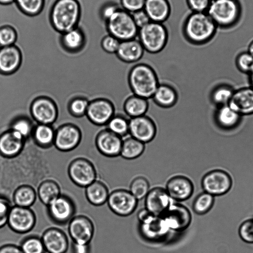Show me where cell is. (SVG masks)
Masks as SVG:
<instances>
[{
    "label": "cell",
    "mask_w": 253,
    "mask_h": 253,
    "mask_svg": "<svg viewBox=\"0 0 253 253\" xmlns=\"http://www.w3.org/2000/svg\"><path fill=\"white\" fill-rule=\"evenodd\" d=\"M129 119L126 115L115 113L106 124V128L124 138L129 135Z\"/></svg>",
    "instance_id": "d590c367"
},
{
    "label": "cell",
    "mask_w": 253,
    "mask_h": 253,
    "mask_svg": "<svg viewBox=\"0 0 253 253\" xmlns=\"http://www.w3.org/2000/svg\"><path fill=\"white\" fill-rule=\"evenodd\" d=\"M228 105L241 116L253 114V88L234 91Z\"/></svg>",
    "instance_id": "603a6c76"
},
{
    "label": "cell",
    "mask_w": 253,
    "mask_h": 253,
    "mask_svg": "<svg viewBox=\"0 0 253 253\" xmlns=\"http://www.w3.org/2000/svg\"><path fill=\"white\" fill-rule=\"evenodd\" d=\"M214 197L206 192L199 194L193 202L192 208L195 213L203 215L208 212L212 208Z\"/></svg>",
    "instance_id": "f35d334b"
},
{
    "label": "cell",
    "mask_w": 253,
    "mask_h": 253,
    "mask_svg": "<svg viewBox=\"0 0 253 253\" xmlns=\"http://www.w3.org/2000/svg\"><path fill=\"white\" fill-rule=\"evenodd\" d=\"M15 0H0V4L2 5H8L14 2Z\"/></svg>",
    "instance_id": "680465c9"
},
{
    "label": "cell",
    "mask_w": 253,
    "mask_h": 253,
    "mask_svg": "<svg viewBox=\"0 0 253 253\" xmlns=\"http://www.w3.org/2000/svg\"><path fill=\"white\" fill-rule=\"evenodd\" d=\"M47 253H66L69 243L66 233L57 227H49L44 231L41 237Z\"/></svg>",
    "instance_id": "e0dca14e"
},
{
    "label": "cell",
    "mask_w": 253,
    "mask_h": 253,
    "mask_svg": "<svg viewBox=\"0 0 253 253\" xmlns=\"http://www.w3.org/2000/svg\"><path fill=\"white\" fill-rule=\"evenodd\" d=\"M127 82L132 94L148 100L152 98L160 84L154 68L144 63L131 67L128 73Z\"/></svg>",
    "instance_id": "3957f363"
},
{
    "label": "cell",
    "mask_w": 253,
    "mask_h": 253,
    "mask_svg": "<svg viewBox=\"0 0 253 253\" xmlns=\"http://www.w3.org/2000/svg\"><path fill=\"white\" fill-rule=\"evenodd\" d=\"M34 137L37 143L42 147L49 146L54 142L55 133L49 125L40 124L35 128Z\"/></svg>",
    "instance_id": "74e56055"
},
{
    "label": "cell",
    "mask_w": 253,
    "mask_h": 253,
    "mask_svg": "<svg viewBox=\"0 0 253 253\" xmlns=\"http://www.w3.org/2000/svg\"><path fill=\"white\" fill-rule=\"evenodd\" d=\"M107 186L102 181L95 180L85 188V195L88 202L95 206L104 204L109 197Z\"/></svg>",
    "instance_id": "4dcf8cb0"
},
{
    "label": "cell",
    "mask_w": 253,
    "mask_h": 253,
    "mask_svg": "<svg viewBox=\"0 0 253 253\" xmlns=\"http://www.w3.org/2000/svg\"><path fill=\"white\" fill-rule=\"evenodd\" d=\"M50 219L59 225H65L75 216L76 206L69 196L61 194L46 206Z\"/></svg>",
    "instance_id": "9c48e42d"
},
{
    "label": "cell",
    "mask_w": 253,
    "mask_h": 253,
    "mask_svg": "<svg viewBox=\"0 0 253 253\" xmlns=\"http://www.w3.org/2000/svg\"><path fill=\"white\" fill-rule=\"evenodd\" d=\"M146 0H120L122 9L132 13L143 9Z\"/></svg>",
    "instance_id": "f907efd6"
},
{
    "label": "cell",
    "mask_w": 253,
    "mask_h": 253,
    "mask_svg": "<svg viewBox=\"0 0 253 253\" xmlns=\"http://www.w3.org/2000/svg\"><path fill=\"white\" fill-rule=\"evenodd\" d=\"M123 138L107 128L100 131L96 136L95 144L98 151L108 157L120 155Z\"/></svg>",
    "instance_id": "2e32d148"
},
{
    "label": "cell",
    "mask_w": 253,
    "mask_h": 253,
    "mask_svg": "<svg viewBox=\"0 0 253 253\" xmlns=\"http://www.w3.org/2000/svg\"><path fill=\"white\" fill-rule=\"evenodd\" d=\"M31 113L40 124L49 125L56 119L57 110L51 100L41 97L35 100L31 106Z\"/></svg>",
    "instance_id": "44dd1931"
},
{
    "label": "cell",
    "mask_w": 253,
    "mask_h": 253,
    "mask_svg": "<svg viewBox=\"0 0 253 253\" xmlns=\"http://www.w3.org/2000/svg\"><path fill=\"white\" fill-rule=\"evenodd\" d=\"M145 149V144L130 136L123 138L120 156L127 160L140 157Z\"/></svg>",
    "instance_id": "e575fe53"
},
{
    "label": "cell",
    "mask_w": 253,
    "mask_h": 253,
    "mask_svg": "<svg viewBox=\"0 0 253 253\" xmlns=\"http://www.w3.org/2000/svg\"><path fill=\"white\" fill-rule=\"evenodd\" d=\"M120 8L118 5L115 3L112 2L106 3L100 8V17L106 22Z\"/></svg>",
    "instance_id": "816d5d0a"
},
{
    "label": "cell",
    "mask_w": 253,
    "mask_h": 253,
    "mask_svg": "<svg viewBox=\"0 0 253 253\" xmlns=\"http://www.w3.org/2000/svg\"><path fill=\"white\" fill-rule=\"evenodd\" d=\"M155 215L146 208L142 209L137 213V217L140 224L145 223L151 220Z\"/></svg>",
    "instance_id": "6f0895ef"
},
{
    "label": "cell",
    "mask_w": 253,
    "mask_h": 253,
    "mask_svg": "<svg viewBox=\"0 0 253 253\" xmlns=\"http://www.w3.org/2000/svg\"><path fill=\"white\" fill-rule=\"evenodd\" d=\"M19 245L23 253H46L41 238L36 235L25 237Z\"/></svg>",
    "instance_id": "ab89813d"
},
{
    "label": "cell",
    "mask_w": 253,
    "mask_h": 253,
    "mask_svg": "<svg viewBox=\"0 0 253 253\" xmlns=\"http://www.w3.org/2000/svg\"><path fill=\"white\" fill-rule=\"evenodd\" d=\"M89 103L84 98L75 99L70 105V110L76 116H83L86 114Z\"/></svg>",
    "instance_id": "681fc988"
},
{
    "label": "cell",
    "mask_w": 253,
    "mask_h": 253,
    "mask_svg": "<svg viewBox=\"0 0 253 253\" xmlns=\"http://www.w3.org/2000/svg\"><path fill=\"white\" fill-rule=\"evenodd\" d=\"M139 230L145 240L158 242L165 238L170 229L162 216H155L148 222L140 224Z\"/></svg>",
    "instance_id": "7402d4cb"
},
{
    "label": "cell",
    "mask_w": 253,
    "mask_h": 253,
    "mask_svg": "<svg viewBox=\"0 0 253 253\" xmlns=\"http://www.w3.org/2000/svg\"><path fill=\"white\" fill-rule=\"evenodd\" d=\"M37 193L40 201L46 206L61 194L58 183L51 179L42 181L38 186Z\"/></svg>",
    "instance_id": "d6a6232c"
},
{
    "label": "cell",
    "mask_w": 253,
    "mask_h": 253,
    "mask_svg": "<svg viewBox=\"0 0 253 253\" xmlns=\"http://www.w3.org/2000/svg\"><path fill=\"white\" fill-rule=\"evenodd\" d=\"M194 189L193 183L189 178L183 175H176L168 181L166 190L171 199L182 202L191 197Z\"/></svg>",
    "instance_id": "d6986e66"
},
{
    "label": "cell",
    "mask_w": 253,
    "mask_h": 253,
    "mask_svg": "<svg viewBox=\"0 0 253 253\" xmlns=\"http://www.w3.org/2000/svg\"><path fill=\"white\" fill-rule=\"evenodd\" d=\"M238 233L244 242L253 244V218L248 219L241 224Z\"/></svg>",
    "instance_id": "f6af8a7d"
},
{
    "label": "cell",
    "mask_w": 253,
    "mask_h": 253,
    "mask_svg": "<svg viewBox=\"0 0 253 253\" xmlns=\"http://www.w3.org/2000/svg\"><path fill=\"white\" fill-rule=\"evenodd\" d=\"M149 106L148 99L134 94L126 97L123 104L125 115L129 118L146 115Z\"/></svg>",
    "instance_id": "f546056e"
},
{
    "label": "cell",
    "mask_w": 253,
    "mask_h": 253,
    "mask_svg": "<svg viewBox=\"0 0 253 253\" xmlns=\"http://www.w3.org/2000/svg\"><path fill=\"white\" fill-rule=\"evenodd\" d=\"M144 52V49L139 41L134 39L121 42L116 54L121 61L133 63L142 57Z\"/></svg>",
    "instance_id": "4316f807"
},
{
    "label": "cell",
    "mask_w": 253,
    "mask_h": 253,
    "mask_svg": "<svg viewBox=\"0 0 253 253\" xmlns=\"http://www.w3.org/2000/svg\"><path fill=\"white\" fill-rule=\"evenodd\" d=\"M149 187V183L146 178L138 176L131 182L129 191L137 200H141L145 198L148 193Z\"/></svg>",
    "instance_id": "60d3db41"
},
{
    "label": "cell",
    "mask_w": 253,
    "mask_h": 253,
    "mask_svg": "<svg viewBox=\"0 0 253 253\" xmlns=\"http://www.w3.org/2000/svg\"><path fill=\"white\" fill-rule=\"evenodd\" d=\"M157 132L156 123L146 115L129 119V135L143 143L152 141Z\"/></svg>",
    "instance_id": "4fadbf2b"
},
{
    "label": "cell",
    "mask_w": 253,
    "mask_h": 253,
    "mask_svg": "<svg viewBox=\"0 0 253 253\" xmlns=\"http://www.w3.org/2000/svg\"><path fill=\"white\" fill-rule=\"evenodd\" d=\"M10 130L15 132L25 139L32 132V124L28 120L25 118L18 119L12 124Z\"/></svg>",
    "instance_id": "ee69618b"
},
{
    "label": "cell",
    "mask_w": 253,
    "mask_h": 253,
    "mask_svg": "<svg viewBox=\"0 0 253 253\" xmlns=\"http://www.w3.org/2000/svg\"><path fill=\"white\" fill-rule=\"evenodd\" d=\"M106 22L109 34L120 41L135 39L139 29L135 25L131 14L120 8Z\"/></svg>",
    "instance_id": "8992f818"
},
{
    "label": "cell",
    "mask_w": 253,
    "mask_h": 253,
    "mask_svg": "<svg viewBox=\"0 0 253 253\" xmlns=\"http://www.w3.org/2000/svg\"><path fill=\"white\" fill-rule=\"evenodd\" d=\"M236 62L240 71L249 74L253 68V56L249 52H242L237 56Z\"/></svg>",
    "instance_id": "bcb514c9"
},
{
    "label": "cell",
    "mask_w": 253,
    "mask_h": 253,
    "mask_svg": "<svg viewBox=\"0 0 253 253\" xmlns=\"http://www.w3.org/2000/svg\"><path fill=\"white\" fill-rule=\"evenodd\" d=\"M170 199L165 189L155 187L145 197V208L154 215L162 216L171 205Z\"/></svg>",
    "instance_id": "ac0fdd59"
},
{
    "label": "cell",
    "mask_w": 253,
    "mask_h": 253,
    "mask_svg": "<svg viewBox=\"0 0 253 253\" xmlns=\"http://www.w3.org/2000/svg\"><path fill=\"white\" fill-rule=\"evenodd\" d=\"M162 217L169 229L176 232L184 231L192 221L190 211L184 205L178 203L171 204Z\"/></svg>",
    "instance_id": "9a60e30c"
},
{
    "label": "cell",
    "mask_w": 253,
    "mask_h": 253,
    "mask_svg": "<svg viewBox=\"0 0 253 253\" xmlns=\"http://www.w3.org/2000/svg\"><path fill=\"white\" fill-rule=\"evenodd\" d=\"M216 25L205 12H193L185 19L182 32L185 39L194 44L208 42L214 35Z\"/></svg>",
    "instance_id": "7a4b0ae2"
},
{
    "label": "cell",
    "mask_w": 253,
    "mask_h": 253,
    "mask_svg": "<svg viewBox=\"0 0 253 253\" xmlns=\"http://www.w3.org/2000/svg\"><path fill=\"white\" fill-rule=\"evenodd\" d=\"M189 8L193 12H205L207 10L211 0H186Z\"/></svg>",
    "instance_id": "f5cc1de1"
},
{
    "label": "cell",
    "mask_w": 253,
    "mask_h": 253,
    "mask_svg": "<svg viewBox=\"0 0 253 253\" xmlns=\"http://www.w3.org/2000/svg\"><path fill=\"white\" fill-rule=\"evenodd\" d=\"M133 20L138 29L148 24L151 20L144 9L131 13Z\"/></svg>",
    "instance_id": "db71d44e"
},
{
    "label": "cell",
    "mask_w": 253,
    "mask_h": 253,
    "mask_svg": "<svg viewBox=\"0 0 253 253\" xmlns=\"http://www.w3.org/2000/svg\"><path fill=\"white\" fill-rule=\"evenodd\" d=\"M22 59L21 51L15 44L0 47V72H13L19 67Z\"/></svg>",
    "instance_id": "d4e9b609"
},
{
    "label": "cell",
    "mask_w": 253,
    "mask_h": 253,
    "mask_svg": "<svg viewBox=\"0 0 253 253\" xmlns=\"http://www.w3.org/2000/svg\"><path fill=\"white\" fill-rule=\"evenodd\" d=\"M249 74L250 75V82L251 84V87L253 88V68Z\"/></svg>",
    "instance_id": "91938a15"
},
{
    "label": "cell",
    "mask_w": 253,
    "mask_h": 253,
    "mask_svg": "<svg viewBox=\"0 0 253 253\" xmlns=\"http://www.w3.org/2000/svg\"><path fill=\"white\" fill-rule=\"evenodd\" d=\"M18 38L15 28L8 24L0 26V47L14 45Z\"/></svg>",
    "instance_id": "7bdbcfd3"
},
{
    "label": "cell",
    "mask_w": 253,
    "mask_h": 253,
    "mask_svg": "<svg viewBox=\"0 0 253 253\" xmlns=\"http://www.w3.org/2000/svg\"><path fill=\"white\" fill-rule=\"evenodd\" d=\"M241 117L228 105L220 106L215 115L217 124L227 129L235 127L239 124Z\"/></svg>",
    "instance_id": "836d02e7"
},
{
    "label": "cell",
    "mask_w": 253,
    "mask_h": 253,
    "mask_svg": "<svg viewBox=\"0 0 253 253\" xmlns=\"http://www.w3.org/2000/svg\"><path fill=\"white\" fill-rule=\"evenodd\" d=\"M12 206L9 199L0 196V228L7 223L9 213Z\"/></svg>",
    "instance_id": "c3c4849f"
},
{
    "label": "cell",
    "mask_w": 253,
    "mask_h": 253,
    "mask_svg": "<svg viewBox=\"0 0 253 253\" xmlns=\"http://www.w3.org/2000/svg\"><path fill=\"white\" fill-rule=\"evenodd\" d=\"M248 52L253 56V41L250 43Z\"/></svg>",
    "instance_id": "94428289"
},
{
    "label": "cell",
    "mask_w": 253,
    "mask_h": 253,
    "mask_svg": "<svg viewBox=\"0 0 253 253\" xmlns=\"http://www.w3.org/2000/svg\"><path fill=\"white\" fill-rule=\"evenodd\" d=\"M68 174L71 180L80 187L85 188L97 178L93 164L84 158L72 160L68 168Z\"/></svg>",
    "instance_id": "ba28073f"
},
{
    "label": "cell",
    "mask_w": 253,
    "mask_h": 253,
    "mask_svg": "<svg viewBox=\"0 0 253 253\" xmlns=\"http://www.w3.org/2000/svg\"><path fill=\"white\" fill-rule=\"evenodd\" d=\"M81 139L79 130L72 125L60 127L55 135L53 143L60 151L68 152L76 147Z\"/></svg>",
    "instance_id": "ffe728a7"
},
{
    "label": "cell",
    "mask_w": 253,
    "mask_h": 253,
    "mask_svg": "<svg viewBox=\"0 0 253 253\" xmlns=\"http://www.w3.org/2000/svg\"><path fill=\"white\" fill-rule=\"evenodd\" d=\"M120 42L121 41L116 38L108 34L102 39L101 46L106 52L110 54H116Z\"/></svg>",
    "instance_id": "7dc6e473"
},
{
    "label": "cell",
    "mask_w": 253,
    "mask_h": 253,
    "mask_svg": "<svg viewBox=\"0 0 253 253\" xmlns=\"http://www.w3.org/2000/svg\"><path fill=\"white\" fill-rule=\"evenodd\" d=\"M143 9L151 21L161 23L169 18L171 12L168 0H146Z\"/></svg>",
    "instance_id": "83f0119b"
},
{
    "label": "cell",
    "mask_w": 253,
    "mask_h": 253,
    "mask_svg": "<svg viewBox=\"0 0 253 253\" xmlns=\"http://www.w3.org/2000/svg\"><path fill=\"white\" fill-rule=\"evenodd\" d=\"M201 185L204 192L214 197L226 194L231 189L233 180L230 174L224 170L215 169L206 173Z\"/></svg>",
    "instance_id": "52a82bcc"
},
{
    "label": "cell",
    "mask_w": 253,
    "mask_h": 253,
    "mask_svg": "<svg viewBox=\"0 0 253 253\" xmlns=\"http://www.w3.org/2000/svg\"><path fill=\"white\" fill-rule=\"evenodd\" d=\"M234 91L227 85H220L214 89L211 97L212 102L220 106L228 105Z\"/></svg>",
    "instance_id": "b9f144b4"
},
{
    "label": "cell",
    "mask_w": 253,
    "mask_h": 253,
    "mask_svg": "<svg viewBox=\"0 0 253 253\" xmlns=\"http://www.w3.org/2000/svg\"><path fill=\"white\" fill-rule=\"evenodd\" d=\"M68 223V231L73 242L90 244L93 237L94 226L88 217L75 215Z\"/></svg>",
    "instance_id": "7c38bea8"
},
{
    "label": "cell",
    "mask_w": 253,
    "mask_h": 253,
    "mask_svg": "<svg viewBox=\"0 0 253 253\" xmlns=\"http://www.w3.org/2000/svg\"><path fill=\"white\" fill-rule=\"evenodd\" d=\"M82 14L78 0H55L49 12V20L53 29L60 34L78 26Z\"/></svg>",
    "instance_id": "6da1fadb"
},
{
    "label": "cell",
    "mask_w": 253,
    "mask_h": 253,
    "mask_svg": "<svg viewBox=\"0 0 253 253\" xmlns=\"http://www.w3.org/2000/svg\"><path fill=\"white\" fill-rule=\"evenodd\" d=\"M45 0H15L18 9L24 15L34 17L43 10Z\"/></svg>",
    "instance_id": "8d00e7d4"
},
{
    "label": "cell",
    "mask_w": 253,
    "mask_h": 253,
    "mask_svg": "<svg viewBox=\"0 0 253 253\" xmlns=\"http://www.w3.org/2000/svg\"><path fill=\"white\" fill-rule=\"evenodd\" d=\"M37 198V191L29 184L19 185L12 194L14 205L22 207L30 208L35 203Z\"/></svg>",
    "instance_id": "1f68e13d"
},
{
    "label": "cell",
    "mask_w": 253,
    "mask_h": 253,
    "mask_svg": "<svg viewBox=\"0 0 253 253\" xmlns=\"http://www.w3.org/2000/svg\"><path fill=\"white\" fill-rule=\"evenodd\" d=\"M178 92L174 87L167 83H160L152 97L153 102L162 108H170L177 103Z\"/></svg>",
    "instance_id": "f1b7e54d"
},
{
    "label": "cell",
    "mask_w": 253,
    "mask_h": 253,
    "mask_svg": "<svg viewBox=\"0 0 253 253\" xmlns=\"http://www.w3.org/2000/svg\"><path fill=\"white\" fill-rule=\"evenodd\" d=\"M207 11L216 26L226 28L237 23L241 8L237 0H211Z\"/></svg>",
    "instance_id": "277c9868"
},
{
    "label": "cell",
    "mask_w": 253,
    "mask_h": 253,
    "mask_svg": "<svg viewBox=\"0 0 253 253\" xmlns=\"http://www.w3.org/2000/svg\"><path fill=\"white\" fill-rule=\"evenodd\" d=\"M115 113V107L112 101L101 97L89 103L85 114L93 124L104 126L106 125Z\"/></svg>",
    "instance_id": "5bb4252c"
},
{
    "label": "cell",
    "mask_w": 253,
    "mask_h": 253,
    "mask_svg": "<svg viewBox=\"0 0 253 253\" xmlns=\"http://www.w3.org/2000/svg\"><path fill=\"white\" fill-rule=\"evenodd\" d=\"M36 223V216L30 208L13 205L11 207L7 220L10 229L18 234L30 232Z\"/></svg>",
    "instance_id": "30bf717a"
},
{
    "label": "cell",
    "mask_w": 253,
    "mask_h": 253,
    "mask_svg": "<svg viewBox=\"0 0 253 253\" xmlns=\"http://www.w3.org/2000/svg\"><path fill=\"white\" fill-rule=\"evenodd\" d=\"M70 252L71 253H91V248L90 244H81L72 242Z\"/></svg>",
    "instance_id": "11a10c76"
},
{
    "label": "cell",
    "mask_w": 253,
    "mask_h": 253,
    "mask_svg": "<svg viewBox=\"0 0 253 253\" xmlns=\"http://www.w3.org/2000/svg\"><path fill=\"white\" fill-rule=\"evenodd\" d=\"M0 253H23L19 245L8 243L0 247Z\"/></svg>",
    "instance_id": "9f6ffc18"
},
{
    "label": "cell",
    "mask_w": 253,
    "mask_h": 253,
    "mask_svg": "<svg viewBox=\"0 0 253 253\" xmlns=\"http://www.w3.org/2000/svg\"><path fill=\"white\" fill-rule=\"evenodd\" d=\"M137 36L144 50L152 54L162 51L169 38L168 30L163 23L153 21L139 29Z\"/></svg>",
    "instance_id": "5b68a950"
},
{
    "label": "cell",
    "mask_w": 253,
    "mask_h": 253,
    "mask_svg": "<svg viewBox=\"0 0 253 253\" xmlns=\"http://www.w3.org/2000/svg\"><path fill=\"white\" fill-rule=\"evenodd\" d=\"M86 37L84 30L79 26L60 34V44L65 51L76 53L81 51L85 46Z\"/></svg>",
    "instance_id": "484cf974"
},
{
    "label": "cell",
    "mask_w": 253,
    "mask_h": 253,
    "mask_svg": "<svg viewBox=\"0 0 253 253\" xmlns=\"http://www.w3.org/2000/svg\"><path fill=\"white\" fill-rule=\"evenodd\" d=\"M137 200L129 191L120 189L111 192L107 202L109 209L114 213L127 216L135 210Z\"/></svg>",
    "instance_id": "8fae6325"
},
{
    "label": "cell",
    "mask_w": 253,
    "mask_h": 253,
    "mask_svg": "<svg viewBox=\"0 0 253 253\" xmlns=\"http://www.w3.org/2000/svg\"><path fill=\"white\" fill-rule=\"evenodd\" d=\"M24 145V139L15 132L10 130L0 136V154L11 159L20 154Z\"/></svg>",
    "instance_id": "cb8c5ba5"
}]
</instances>
